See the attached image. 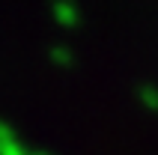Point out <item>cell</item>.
I'll return each instance as SVG.
<instances>
[{"instance_id":"cell-5","label":"cell","mask_w":158,"mask_h":155,"mask_svg":"<svg viewBox=\"0 0 158 155\" xmlns=\"http://www.w3.org/2000/svg\"><path fill=\"white\" fill-rule=\"evenodd\" d=\"M33 155H45V152H33Z\"/></svg>"},{"instance_id":"cell-3","label":"cell","mask_w":158,"mask_h":155,"mask_svg":"<svg viewBox=\"0 0 158 155\" xmlns=\"http://www.w3.org/2000/svg\"><path fill=\"white\" fill-rule=\"evenodd\" d=\"M0 155H33V152H27V149L12 137V140H6V143H0Z\"/></svg>"},{"instance_id":"cell-2","label":"cell","mask_w":158,"mask_h":155,"mask_svg":"<svg viewBox=\"0 0 158 155\" xmlns=\"http://www.w3.org/2000/svg\"><path fill=\"white\" fill-rule=\"evenodd\" d=\"M140 102L149 107V111H158V86H152V84H143L140 86Z\"/></svg>"},{"instance_id":"cell-4","label":"cell","mask_w":158,"mask_h":155,"mask_svg":"<svg viewBox=\"0 0 158 155\" xmlns=\"http://www.w3.org/2000/svg\"><path fill=\"white\" fill-rule=\"evenodd\" d=\"M51 60L57 63V66H69L72 63V51L69 48H51Z\"/></svg>"},{"instance_id":"cell-1","label":"cell","mask_w":158,"mask_h":155,"mask_svg":"<svg viewBox=\"0 0 158 155\" xmlns=\"http://www.w3.org/2000/svg\"><path fill=\"white\" fill-rule=\"evenodd\" d=\"M54 18L66 27H75L78 24V6L72 3V0H57L54 3Z\"/></svg>"}]
</instances>
